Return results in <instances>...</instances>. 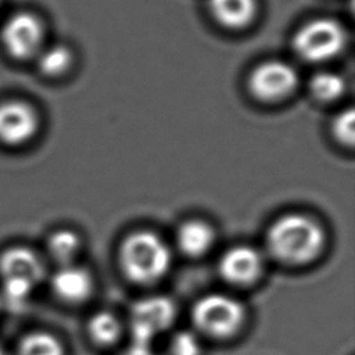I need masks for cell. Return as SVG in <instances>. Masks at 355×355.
Here are the masks:
<instances>
[{"label":"cell","instance_id":"6da1fadb","mask_svg":"<svg viewBox=\"0 0 355 355\" xmlns=\"http://www.w3.org/2000/svg\"><path fill=\"white\" fill-rule=\"evenodd\" d=\"M323 226L302 212H287L276 218L265 234V248L277 262L301 266L315 261L323 251Z\"/></svg>","mask_w":355,"mask_h":355},{"label":"cell","instance_id":"277c9868","mask_svg":"<svg viewBox=\"0 0 355 355\" xmlns=\"http://www.w3.org/2000/svg\"><path fill=\"white\" fill-rule=\"evenodd\" d=\"M191 320L197 331L204 336L229 338L243 327L245 308L229 294L209 293L194 302Z\"/></svg>","mask_w":355,"mask_h":355},{"label":"cell","instance_id":"ac0fdd59","mask_svg":"<svg viewBox=\"0 0 355 355\" xmlns=\"http://www.w3.org/2000/svg\"><path fill=\"white\" fill-rule=\"evenodd\" d=\"M311 92L320 101H334L345 92V79L331 71H320L311 79Z\"/></svg>","mask_w":355,"mask_h":355},{"label":"cell","instance_id":"9c48e42d","mask_svg":"<svg viewBox=\"0 0 355 355\" xmlns=\"http://www.w3.org/2000/svg\"><path fill=\"white\" fill-rule=\"evenodd\" d=\"M39 115L26 101L8 98L0 101V143L17 147L28 143L39 129Z\"/></svg>","mask_w":355,"mask_h":355},{"label":"cell","instance_id":"7c38bea8","mask_svg":"<svg viewBox=\"0 0 355 355\" xmlns=\"http://www.w3.org/2000/svg\"><path fill=\"white\" fill-rule=\"evenodd\" d=\"M214 227L202 219H187L176 230V245L182 254L190 258L205 255L215 244Z\"/></svg>","mask_w":355,"mask_h":355},{"label":"cell","instance_id":"8fae6325","mask_svg":"<svg viewBox=\"0 0 355 355\" xmlns=\"http://www.w3.org/2000/svg\"><path fill=\"white\" fill-rule=\"evenodd\" d=\"M50 284L55 297L67 304H82L92 295L94 287L90 272L75 263L60 266Z\"/></svg>","mask_w":355,"mask_h":355},{"label":"cell","instance_id":"2e32d148","mask_svg":"<svg viewBox=\"0 0 355 355\" xmlns=\"http://www.w3.org/2000/svg\"><path fill=\"white\" fill-rule=\"evenodd\" d=\"M82 248V241L79 234L69 229H60L50 234L47 240V251L53 261H55L60 266L75 263V258L78 257Z\"/></svg>","mask_w":355,"mask_h":355},{"label":"cell","instance_id":"44dd1931","mask_svg":"<svg viewBox=\"0 0 355 355\" xmlns=\"http://www.w3.org/2000/svg\"><path fill=\"white\" fill-rule=\"evenodd\" d=\"M118 355H157L151 347H143V345H136L132 344L129 348L123 349Z\"/></svg>","mask_w":355,"mask_h":355},{"label":"cell","instance_id":"5b68a950","mask_svg":"<svg viewBox=\"0 0 355 355\" xmlns=\"http://www.w3.org/2000/svg\"><path fill=\"white\" fill-rule=\"evenodd\" d=\"M347 46L344 26L331 18H316L302 25L293 37V49L306 62H324Z\"/></svg>","mask_w":355,"mask_h":355},{"label":"cell","instance_id":"7402d4cb","mask_svg":"<svg viewBox=\"0 0 355 355\" xmlns=\"http://www.w3.org/2000/svg\"><path fill=\"white\" fill-rule=\"evenodd\" d=\"M0 355H8V354L6 352V349H4L1 345H0Z\"/></svg>","mask_w":355,"mask_h":355},{"label":"cell","instance_id":"603a6c76","mask_svg":"<svg viewBox=\"0 0 355 355\" xmlns=\"http://www.w3.org/2000/svg\"><path fill=\"white\" fill-rule=\"evenodd\" d=\"M0 6H1V0H0Z\"/></svg>","mask_w":355,"mask_h":355},{"label":"cell","instance_id":"52a82bcc","mask_svg":"<svg viewBox=\"0 0 355 355\" xmlns=\"http://www.w3.org/2000/svg\"><path fill=\"white\" fill-rule=\"evenodd\" d=\"M0 43L14 60H35L44 46V25L32 11H15L0 26Z\"/></svg>","mask_w":355,"mask_h":355},{"label":"cell","instance_id":"5bb4252c","mask_svg":"<svg viewBox=\"0 0 355 355\" xmlns=\"http://www.w3.org/2000/svg\"><path fill=\"white\" fill-rule=\"evenodd\" d=\"M122 333V323L110 311H97L87 320V334L93 343L101 347L115 344Z\"/></svg>","mask_w":355,"mask_h":355},{"label":"cell","instance_id":"e0dca14e","mask_svg":"<svg viewBox=\"0 0 355 355\" xmlns=\"http://www.w3.org/2000/svg\"><path fill=\"white\" fill-rule=\"evenodd\" d=\"M61 341L46 331H33L26 334L18 347V355H64Z\"/></svg>","mask_w":355,"mask_h":355},{"label":"cell","instance_id":"30bf717a","mask_svg":"<svg viewBox=\"0 0 355 355\" xmlns=\"http://www.w3.org/2000/svg\"><path fill=\"white\" fill-rule=\"evenodd\" d=\"M218 272L229 284L239 287L254 284L263 272V255L252 245H232L220 255Z\"/></svg>","mask_w":355,"mask_h":355},{"label":"cell","instance_id":"3957f363","mask_svg":"<svg viewBox=\"0 0 355 355\" xmlns=\"http://www.w3.org/2000/svg\"><path fill=\"white\" fill-rule=\"evenodd\" d=\"M44 277V265L31 248L15 245L0 255V302L19 311Z\"/></svg>","mask_w":355,"mask_h":355},{"label":"cell","instance_id":"d6986e66","mask_svg":"<svg viewBox=\"0 0 355 355\" xmlns=\"http://www.w3.org/2000/svg\"><path fill=\"white\" fill-rule=\"evenodd\" d=\"M171 355H202V345L197 333L180 330L169 340Z\"/></svg>","mask_w":355,"mask_h":355},{"label":"cell","instance_id":"cb8c5ba5","mask_svg":"<svg viewBox=\"0 0 355 355\" xmlns=\"http://www.w3.org/2000/svg\"><path fill=\"white\" fill-rule=\"evenodd\" d=\"M0 305H1V302H0Z\"/></svg>","mask_w":355,"mask_h":355},{"label":"cell","instance_id":"ffe728a7","mask_svg":"<svg viewBox=\"0 0 355 355\" xmlns=\"http://www.w3.org/2000/svg\"><path fill=\"white\" fill-rule=\"evenodd\" d=\"M354 126H355V121H354V110L348 108L341 111L334 122H333V132L334 136L338 141H341L343 144L351 146L354 143Z\"/></svg>","mask_w":355,"mask_h":355},{"label":"cell","instance_id":"7a4b0ae2","mask_svg":"<svg viewBox=\"0 0 355 355\" xmlns=\"http://www.w3.org/2000/svg\"><path fill=\"white\" fill-rule=\"evenodd\" d=\"M122 273L136 284H153L161 280L172 263V251L165 240L151 230L128 234L118 250Z\"/></svg>","mask_w":355,"mask_h":355},{"label":"cell","instance_id":"8992f818","mask_svg":"<svg viewBox=\"0 0 355 355\" xmlns=\"http://www.w3.org/2000/svg\"><path fill=\"white\" fill-rule=\"evenodd\" d=\"M176 315L173 301L165 295H148L137 300L129 312L132 344L151 347L153 341L173 324Z\"/></svg>","mask_w":355,"mask_h":355},{"label":"cell","instance_id":"ba28073f","mask_svg":"<svg viewBox=\"0 0 355 355\" xmlns=\"http://www.w3.org/2000/svg\"><path fill=\"white\" fill-rule=\"evenodd\" d=\"M298 85L295 68L280 60H269L259 64L250 75L248 86L251 93L268 103L280 101L288 97Z\"/></svg>","mask_w":355,"mask_h":355},{"label":"cell","instance_id":"9a60e30c","mask_svg":"<svg viewBox=\"0 0 355 355\" xmlns=\"http://www.w3.org/2000/svg\"><path fill=\"white\" fill-rule=\"evenodd\" d=\"M37 69L49 78L65 73L72 64V53L65 44H44L35 57Z\"/></svg>","mask_w":355,"mask_h":355},{"label":"cell","instance_id":"4fadbf2b","mask_svg":"<svg viewBox=\"0 0 355 355\" xmlns=\"http://www.w3.org/2000/svg\"><path fill=\"white\" fill-rule=\"evenodd\" d=\"M214 18L226 28L240 29L257 15V0H208Z\"/></svg>","mask_w":355,"mask_h":355}]
</instances>
